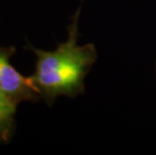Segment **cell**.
Returning a JSON list of instances; mask_svg holds the SVG:
<instances>
[{
	"label": "cell",
	"instance_id": "7a4b0ae2",
	"mask_svg": "<svg viewBox=\"0 0 156 155\" xmlns=\"http://www.w3.org/2000/svg\"><path fill=\"white\" fill-rule=\"evenodd\" d=\"M14 47L0 45V90L14 104L36 102L41 99L30 77H24L11 64Z\"/></svg>",
	"mask_w": 156,
	"mask_h": 155
},
{
	"label": "cell",
	"instance_id": "3957f363",
	"mask_svg": "<svg viewBox=\"0 0 156 155\" xmlns=\"http://www.w3.org/2000/svg\"><path fill=\"white\" fill-rule=\"evenodd\" d=\"M17 105L0 90V143L11 140L15 130V113Z\"/></svg>",
	"mask_w": 156,
	"mask_h": 155
},
{
	"label": "cell",
	"instance_id": "6da1fadb",
	"mask_svg": "<svg viewBox=\"0 0 156 155\" xmlns=\"http://www.w3.org/2000/svg\"><path fill=\"white\" fill-rule=\"evenodd\" d=\"M81 7L73 16L68 38L55 51L29 48L36 57L34 72L29 76L41 99L51 105L56 98H75L85 92V79L98 58L93 44H79V17Z\"/></svg>",
	"mask_w": 156,
	"mask_h": 155
}]
</instances>
